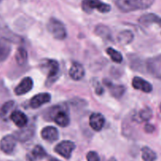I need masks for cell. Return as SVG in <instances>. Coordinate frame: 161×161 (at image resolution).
I'll return each mask as SVG.
<instances>
[{"label": "cell", "mask_w": 161, "mask_h": 161, "mask_svg": "<svg viewBox=\"0 0 161 161\" xmlns=\"http://www.w3.org/2000/svg\"><path fill=\"white\" fill-rule=\"evenodd\" d=\"M139 23L144 26L157 25L158 26L161 27V18L155 14H146L139 18Z\"/></svg>", "instance_id": "14"}, {"label": "cell", "mask_w": 161, "mask_h": 161, "mask_svg": "<svg viewBox=\"0 0 161 161\" xmlns=\"http://www.w3.org/2000/svg\"><path fill=\"white\" fill-rule=\"evenodd\" d=\"M86 158H87L88 161H100V157H99L98 154L94 151L89 152Z\"/></svg>", "instance_id": "29"}, {"label": "cell", "mask_w": 161, "mask_h": 161, "mask_svg": "<svg viewBox=\"0 0 161 161\" xmlns=\"http://www.w3.org/2000/svg\"><path fill=\"white\" fill-rule=\"evenodd\" d=\"M76 145L74 142L70 141H63L55 146V152L65 159H69Z\"/></svg>", "instance_id": "4"}, {"label": "cell", "mask_w": 161, "mask_h": 161, "mask_svg": "<svg viewBox=\"0 0 161 161\" xmlns=\"http://www.w3.org/2000/svg\"><path fill=\"white\" fill-rule=\"evenodd\" d=\"M115 5L121 11L124 13L137 10L134 0H115Z\"/></svg>", "instance_id": "17"}, {"label": "cell", "mask_w": 161, "mask_h": 161, "mask_svg": "<svg viewBox=\"0 0 161 161\" xmlns=\"http://www.w3.org/2000/svg\"><path fill=\"white\" fill-rule=\"evenodd\" d=\"M33 87V80L31 77H26L21 80V82L14 89V92L17 96H21L26 94L32 90Z\"/></svg>", "instance_id": "9"}, {"label": "cell", "mask_w": 161, "mask_h": 161, "mask_svg": "<svg viewBox=\"0 0 161 161\" xmlns=\"http://www.w3.org/2000/svg\"><path fill=\"white\" fill-rule=\"evenodd\" d=\"M47 156V153L41 145H36L32 150V153L29 156V160L34 161L36 159H40Z\"/></svg>", "instance_id": "20"}, {"label": "cell", "mask_w": 161, "mask_h": 161, "mask_svg": "<svg viewBox=\"0 0 161 161\" xmlns=\"http://www.w3.org/2000/svg\"><path fill=\"white\" fill-rule=\"evenodd\" d=\"M109 161H117V160H116V159H115V158H114V157H111V159H109Z\"/></svg>", "instance_id": "33"}, {"label": "cell", "mask_w": 161, "mask_h": 161, "mask_svg": "<svg viewBox=\"0 0 161 161\" xmlns=\"http://www.w3.org/2000/svg\"><path fill=\"white\" fill-rule=\"evenodd\" d=\"M14 102L13 100H10V101H7L3 105V107L1 108L0 110V115L2 117H5L8 114V113L11 111L12 108H14Z\"/></svg>", "instance_id": "28"}, {"label": "cell", "mask_w": 161, "mask_h": 161, "mask_svg": "<svg viewBox=\"0 0 161 161\" xmlns=\"http://www.w3.org/2000/svg\"><path fill=\"white\" fill-rule=\"evenodd\" d=\"M47 66L48 67V73H47L46 86H50L55 82L57 77L59 74V64L56 60L49 59L47 62Z\"/></svg>", "instance_id": "6"}, {"label": "cell", "mask_w": 161, "mask_h": 161, "mask_svg": "<svg viewBox=\"0 0 161 161\" xmlns=\"http://www.w3.org/2000/svg\"><path fill=\"white\" fill-rule=\"evenodd\" d=\"M145 130L146 133H153L154 132L155 127L152 124H146L145 126Z\"/></svg>", "instance_id": "31"}, {"label": "cell", "mask_w": 161, "mask_h": 161, "mask_svg": "<svg viewBox=\"0 0 161 161\" xmlns=\"http://www.w3.org/2000/svg\"><path fill=\"white\" fill-rule=\"evenodd\" d=\"M154 2L155 0H134L136 10H146L149 8Z\"/></svg>", "instance_id": "27"}, {"label": "cell", "mask_w": 161, "mask_h": 161, "mask_svg": "<svg viewBox=\"0 0 161 161\" xmlns=\"http://www.w3.org/2000/svg\"><path fill=\"white\" fill-rule=\"evenodd\" d=\"M47 29L56 40H64L67 36V32L64 24L55 18H50L47 25Z\"/></svg>", "instance_id": "1"}, {"label": "cell", "mask_w": 161, "mask_h": 161, "mask_svg": "<svg viewBox=\"0 0 161 161\" xmlns=\"http://www.w3.org/2000/svg\"><path fill=\"white\" fill-rule=\"evenodd\" d=\"M17 139L14 135H7L3 137L0 142V148L3 153L10 154L16 147Z\"/></svg>", "instance_id": "7"}, {"label": "cell", "mask_w": 161, "mask_h": 161, "mask_svg": "<svg viewBox=\"0 0 161 161\" xmlns=\"http://www.w3.org/2000/svg\"><path fill=\"white\" fill-rule=\"evenodd\" d=\"M2 1H3V0H0V3H1V2H2Z\"/></svg>", "instance_id": "35"}, {"label": "cell", "mask_w": 161, "mask_h": 161, "mask_svg": "<svg viewBox=\"0 0 161 161\" xmlns=\"http://www.w3.org/2000/svg\"><path fill=\"white\" fill-rule=\"evenodd\" d=\"M48 117L53 119L55 123L62 127H66L69 123V118L67 113L61 106H55L49 110Z\"/></svg>", "instance_id": "2"}, {"label": "cell", "mask_w": 161, "mask_h": 161, "mask_svg": "<svg viewBox=\"0 0 161 161\" xmlns=\"http://www.w3.org/2000/svg\"><path fill=\"white\" fill-rule=\"evenodd\" d=\"M152 116H153V111L149 108L146 107L144 109H142V111H139L138 114L134 116V119L137 123H142L143 121L149 120Z\"/></svg>", "instance_id": "22"}, {"label": "cell", "mask_w": 161, "mask_h": 161, "mask_svg": "<svg viewBox=\"0 0 161 161\" xmlns=\"http://www.w3.org/2000/svg\"><path fill=\"white\" fill-rule=\"evenodd\" d=\"M159 109H160V111H161V103H160V106H159Z\"/></svg>", "instance_id": "34"}, {"label": "cell", "mask_w": 161, "mask_h": 161, "mask_svg": "<svg viewBox=\"0 0 161 161\" xmlns=\"http://www.w3.org/2000/svg\"><path fill=\"white\" fill-rule=\"evenodd\" d=\"M15 59H16L17 63L20 66L25 64L28 60V53L25 49L23 47H19L15 55Z\"/></svg>", "instance_id": "24"}, {"label": "cell", "mask_w": 161, "mask_h": 161, "mask_svg": "<svg viewBox=\"0 0 161 161\" xmlns=\"http://www.w3.org/2000/svg\"><path fill=\"white\" fill-rule=\"evenodd\" d=\"M24 129H21L20 130L17 131L14 134V137L17 140H18L19 142H27V141L30 140L32 137V136L34 135V126H29L27 127H23Z\"/></svg>", "instance_id": "13"}, {"label": "cell", "mask_w": 161, "mask_h": 161, "mask_svg": "<svg viewBox=\"0 0 161 161\" xmlns=\"http://www.w3.org/2000/svg\"><path fill=\"white\" fill-rule=\"evenodd\" d=\"M51 95L47 92H41L37 95L34 96L29 102V105L33 109L40 108L42 105L49 103L51 101Z\"/></svg>", "instance_id": "8"}, {"label": "cell", "mask_w": 161, "mask_h": 161, "mask_svg": "<svg viewBox=\"0 0 161 161\" xmlns=\"http://www.w3.org/2000/svg\"><path fill=\"white\" fill-rule=\"evenodd\" d=\"M142 156L144 161H155L157 158L156 153L148 147H143L142 149Z\"/></svg>", "instance_id": "25"}, {"label": "cell", "mask_w": 161, "mask_h": 161, "mask_svg": "<svg viewBox=\"0 0 161 161\" xmlns=\"http://www.w3.org/2000/svg\"><path fill=\"white\" fill-rule=\"evenodd\" d=\"M95 33L103 38V40H111V32L108 26H105L103 25H98L95 28Z\"/></svg>", "instance_id": "21"}, {"label": "cell", "mask_w": 161, "mask_h": 161, "mask_svg": "<svg viewBox=\"0 0 161 161\" xmlns=\"http://www.w3.org/2000/svg\"><path fill=\"white\" fill-rule=\"evenodd\" d=\"M10 119L19 128L25 127L28 123L27 116L21 111H15L12 112V114H10Z\"/></svg>", "instance_id": "16"}, {"label": "cell", "mask_w": 161, "mask_h": 161, "mask_svg": "<svg viewBox=\"0 0 161 161\" xmlns=\"http://www.w3.org/2000/svg\"><path fill=\"white\" fill-rule=\"evenodd\" d=\"M94 86H95V92H97V95H102L103 92V87L100 86V83L97 82V84L94 85Z\"/></svg>", "instance_id": "30"}, {"label": "cell", "mask_w": 161, "mask_h": 161, "mask_svg": "<svg viewBox=\"0 0 161 161\" xmlns=\"http://www.w3.org/2000/svg\"><path fill=\"white\" fill-rule=\"evenodd\" d=\"M107 54L110 56V58H111L113 62L116 63H121L123 62V55L119 52L116 51L115 49H114L113 47H108L106 50Z\"/></svg>", "instance_id": "26"}, {"label": "cell", "mask_w": 161, "mask_h": 161, "mask_svg": "<svg viewBox=\"0 0 161 161\" xmlns=\"http://www.w3.org/2000/svg\"><path fill=\"white\" fill-rule=\"evenodd\" d=\"M69 77L74 80H79L82 79L85 76V69L80 63L74 62L69 70Z\"/></svg>", "instance_id": "12"}, {"label": "cell", "mask_w": 161, "mask_h": 161, "mask_svg": "<svg viewBox=\"0 0 161 161\" xmlns=\"http://www.w3.org/2000/svg\"><path fill=\"white\" fill-rule=\"evenodd\" d=\"M48 161H60V160H58V159H56V158L52 157V156H49Z\"/></svg>", "instance_id": "32"}, {"label": "cell", "mask_w": 161, "mask_h": 161, "mask_svg": "<svg viewBox=\"0 0 161 161\" xmlns=\"http://www.w3.org/2000/svg\"><path fill=\"white\" fill-rule=\"evenodd\" d=\"M41 137L49 142H55L58 139V131L54 126H46L41 130Z\"/></svg>", "instance_id": "15"}, {"label": "cell", "mask_w": 161, "mask_h": 161, "mask_svg": "<svg viewBox=\"0 0 161 161\" xmlns=\"http://www.w3.org/2000/svg\"><path fill=\"white\" fill-rule=\"evenodd\" d=\"M105 123V119L100 113H92L89 117V125L95 131H100Z\"/></svg>", "instance_id": "10"}, {"label": "cell", "mask_w": 161, "mask_h": 161, "mask_svg": "<svg viewBox=\"0 0 161 161\" xmlns=\"http://www.w3.org/2000/svg\"><path fill=\"white\" fill-rule=\"evenodd\" d=\"M0 37L9 42H13L15 44H19L23 41V39L20 36L14 33L1 20H0Z\"/></svg>", "instance_id": "5"}, {"label": "cell", "mask_w": 161, "mask_h": 161, "mask_svg": "<svg viewBox=\"0 0 161 161\" xmlns=\"http://www.w3.org/2000/svg\"><path fill=\"white\" fill-rule=\"evenodd\" d=\"M132 86L135 89L141 90L146 93L151 92L153 91V86L146 80L140 77H134L132 80Z\"/></svg>", "instance_id": "11"}, {"label": "cell", "mask_w": 161, "mask_h": 161, "mask_svg": "<svg viewBox=\"0 0 161 161\" xmlns=\"http://www.w3.org/2000/svg\"><path fill=\"white\" fill-rule=\"evenodd\" d=\"M105 86L109 89L111 94L115 98H120L125 92V87L123 86L114 85L109 80H103Z\"/></svg>", "instance_id": "18"}, {"label": "cell", "mask_w": 161, "mask_h": 161, "mask_svg": "<svg viewBox=\"0 0 161 161\" xmlns=\"http://www.w3.org/2000/svg\"><path fill=\"white\" fill-rule=\"evenodd\" d=\"M81 7L86 13H91L93 10H97L100 13L105 14L111 10V6L100 0H83Z\"/></svg>", "instance_id": "3"}, {"label": "cell", "mask_w": 161, "mask_h": 161, "mask_svg": "<svg viewBox=\"0 0 161 161\" xmlns=\"http://www.w3.org/2000/svg\"><path fill=\"white\" fill-rule=\"evenodd\" d=\"M11 52V47L9 41L0 39V63L5 61L10 55Z\"/></svg>", "instance_id": "19"}, {"label": "cell", "mask_w": 161, "mask_h": 161, "mask_svg": "<svg viewBox=\"0 0 161 161\" xmlns=\"http://www.w3.org/2000/svg\"><path fill=\"white\" fill-rule=\"evenodd\" d=\"M118 40L122 44H129L134 40V34L130 30H124L118 36Z\"/></svg>", "instance_id": "23"}]
</instances>
